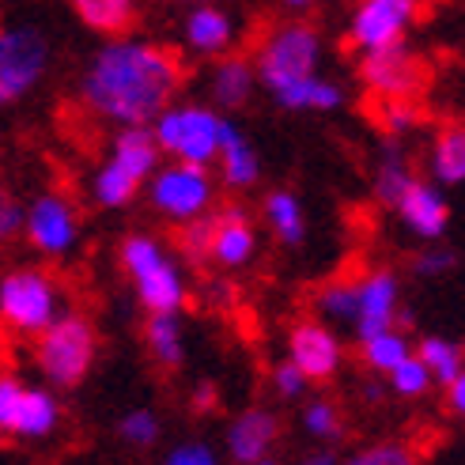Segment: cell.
Here are the masks:
<instances>
[{
	"mask_svg": "<svg viewBox=\"0 0 465 465\" xmlns=\"http://www.w3.org/2000/svg\"><path fill=\"white\" fill-rule=\"evenodd\" d=\"M190 73L182 50L155 38L114 35L103 38L87 54L76 76V99L95 122L122 125H152L155 114L178 99Z\"/></svg>",
	"mask_w": 465,
	"mask_h": 465,
	"instance_id": "obj_1",
	"label": "cell"
},
{
	"mask_svg": "<svg viewBox=\"0 0 465 465\" xmlns=\"http://www.w3.org/2000/svg\"><path fill=\"white\" fill-rule=\"evenodd\" d=\"M253 73L265 95L288 114H337L348 91L325 76V38L303 15H288L253 45Z\"/></svg>",
	"mask_w": 465,
	"mask_h": 465,
	"instance_id": "obj_2",
	"label": "cell"
},
{
	"mask_svg": "<svg viewBox=\"0 0 465 465\" xmlns=\"http://www.w3.org/2000/svg\"><path fill=\"white\" fill-rule=\"evenodd\" d=\"M163 163V152L152 136V125H122L114 129L106 159L91 171L87 197L99 213H125L144 197V185Z\"/></svg>",
	"mask_w": 465,
	"mask_h": 465,
	"instance_id": "obj_3",
	"label": "cell"
},
{
	"mask_svg": "<svg viewBox=\"0 0 465 465\" xmlns=\"http://www.w3.org/2000/svg\"><path fill=\"white\" fill-rule=\"evenodd\" d=\"M118 269L133 284V295L144 314H159V311L182 314L185 303H190V281H185L182 262L152 231H129V235H122Z\"/></svg>",
	"mask_w": 465,
	"mask_h": 465,
	"instance_id": "obj_4",
	"label": "cell"
},
{
	"mask_svg": "<svg viewBox=\"0 0 465 465\" xmlns=\"http://www.w3.org/2000/svg\"><path fill=\"white\" fill-rule=\"evenodd\" d=\"M95 360H99V330L80 311H61L45 330L35 333L31 363L38 379L57 393L84 386Z\"/></svg>",
	"mask_w": 465,
	"mask_h": 465,
	"instance_id": "obj_5",
	"label": "cell"
},
{
	"mask_svg": "<svg viewBox=\"0 0 465 465\" xmlns=\"http://www.w3.org/2000/svg\"><path fill=\"white\" fill-rule=\"evenodd\" d=\"M231 129V118L223 110H216L213 103L201 99H174L167 103L155 122H152V136L163 152V159H185V163H204L213 167L223 136Z\"/></svg>",
	"mask_w": 465,
	"mask_h": 465,
	"instance_id": "obj_6",
	"label": "cell"
},
{
	"mask_svg": "<svg viewBox=\"0 0 465 465\" xmlns=\"http://www.w3.org/2000/svg\"><path fill=\"white\" fill-rule=\"evenodd\" d=\"M144 197L152 204V213L163 223H190L204 213L216 208L220 197V178L204 163H185V159H167L159 163L155 174L144 185Z\"/></svg>",
	"mask_w": 465,
	"mask_h": 465,
	"instance_id": "obj_7",
	"label": "cell"
},
{
	"mask_svg": "<svg viewBox=\"0 0 465 465\" xmlns=\"http://www.w3.org/2000/svg\"><path fill=\"white\" fill-rule=\"evenodd\" d=\"M54 64V38L42 23L0 27V114L31 99Z\"/></svg>",
	"mask_w": 465,
	"mask_h": 465,
	"instance_id": "obj_8",
	"label": "cell"
},
{
	"mask_svg": "<svg viewBox=\"0 0 465 465\" xmlns=\"http://www.w3.org/2000/svg\"><path fill=\"white\" fill-rule=\"evenodd\" d=\"M64 311L61 281L42 265H15L0 276V325L19 337H35Z\"/></svg>",
	"mask_w": 465,
	"mask_h": 465,
	"instance_id": "obj_9",
	"label": "cell"
},
{
	"mask_svg": "<svg viewBox=\"0 0 465 465\" xmlns=\"http://www.w3.org/2000/svg\"><path fill=\"white\" fill-rule=\"evenodd\" d=\"M64 424L57 390L45 382H23L19 375H0V439L12 443H45Z\"/></svg>",
	"mask_w": 465,
	"mask_h": 465,
	"instance_id": "obj_10",
	"label": "cell"
},
{
	"mask_svg": "<svg viewBox=\"0 0 465 465\" xmlns=\"http://www.w3.org/2000/svg\"><path fill=\"white\" fill-rule=\"evenodd\" d=\"M80 235H84V220H80L76 201L68 193L45 190L31 197L27 208H23V242L45 262L68 258L80 246Z\"/></svg>",
	"mask_w": 465,
	"mask_h": 465,
	"instance_id": "obj_11",
	"label": "cell"
},
{
	"mask_svg": "<svg viewBox=\"0 0 465 465\" xmlns=\"http://www.w3.org/2000/svg\"><path fill=\"white\" fill-rule=\"evenodd\" d=\"M424 12V0H356L344 23V42L352 54L409 42V31Z\"/></svg>",
	"mask_w": 465,
	"mask_h": 465,
	"instance_id": "obj_12",
	"label": "cell"
},
{
	"mask_svg": "<svg viewBox=\"0 0 465 465\" xmlns=\"http://www.w3.org/2000/svg\"><path fill=\"white\" fill-rule=\"evenodd\" d=\"M356 76L371 99H409V95L420 99V91L428 84V64L409 42H398V45L360 54Z\"/></svg>",
	"mask_w": 465,
	"mask_h": 465,
	"instance_id": "obj_13",
	"label": "cell"
},
{
	"mask_svg": "<svg viewBox=\"0 0 465 465\" xmlns=\"http://www.w3.org/2000/svg\"><path fill=\"white\" fill-rule=\"evenodd\" d=\"M405 322V288L401 276L390 265H371L356 276V314L348 333L352 341H363L379 330H390V325Z\"/></svg>",
	"mask_w": 465,
	"mask_h": 465,
	"instance_id": "obj_14",
	"label": "cell"
},
{
	"mask_svg": "<svg viewBox=\"0 0 465 465\" xmlns=\"http://www.w3.org/2000/svg\"><path fill=\"white\" fill-rule=\"evenodd\" d=\"M284 348H288L284 356L311 379V386L333 382V379L341 375V367H344V356H348L341 333L333 330L330 322H322L318 314L295 318V322L288 325Z\"/></svg>",
	"mask_w": 465,
	"mask_h": 465,
	"instance_id": "obj_15",
	"label": "cell"
},
{
	"mask_svg": "<svg viewBox=\"0 0 465 465\" xmlns=\"http://www.w3.org/2000/svg\"><path fill=\"white\" fill-rule=\"evenodd\" d=\"M182 50L197 61H213L220 54H231L239 42V19L220 0H204V5H190L182 15Z\"/></svg>",
	"mask_w": 465,
	"mask_h": 465,
	"instance_id": "obj_16",
	"label": "cell"
},
{
	"mask_svg": "<svg viewBox=\"0 0 465 465\" xmlns=\"http://www.w3.org/2000/svg\"><path fill=\"white\" fill-rule=\"evenodd\" d=\"M258 223L242 204L213 208V235H208V265L223 272H239L258 258Z\"/></svg>",
	"mask_w": 465,
	"mask_h": 465,
	"instance_id": "obj_17",
	"label": "cell"
},
{
	"mask_svg": "<svg viewBox=\"0 0 465 465\" xmlns=\"http://www.w3.org/2000/svg\"><path fill=\"white\" fill-rule=\"evenodd\" d=\"M393 216L401 220V227L409 235H416L420 242H431V239H443L450 231V201H447V190L431 178H420L412 174V182L401 190V197L393 201L390 208Z\"/></svg>",
	"mask_w": 465,
	"mask_h": 465,
	"instance_id": "obj_18",
	"label": "cell"
},
{
	"mask_svg": "<svg viewBox=\"0 0 465 465\" xmlns=\"http://www.w3.org/2000/svg\"><path fill=\"white\" fill-rule=\"evenodd\" d=\"M281 439H284L281 416L265 405H250V409L231 416V424L223 431V450L239 465H262L276 454Z\"/></svg>",
	"mask_w": 465,
	"mask_h": 465,
	"instance_id": "obj_19",
	"label": "cell"
},
{
	"mask_svg": "<svg viewBox=\"0 0 465 465\" xmlns=\"http://www.w3.org/2000/svg\"><path fill=\"white\" fill-rule=\"evenodd\" d=\"M258 73H253L250 54H220L208 61V76H204V95L216 110L223 114H239L250 106V99L258 95Z\"/></svg>",
	"mask_w": 465,
	"mask_h": 465,
	"instance_id": "obj_20",
	"label": "cell"
},
{
	"mask_svg": "<svg viewBox=\"0 0 465 465\" xmlns=\"http://www.w3.org/2000/svg\"><path fill=\"white\" fill-rule=\"evenodd\" d=\"M213 167H220V190H227V193L258 190V182L265 174V163H262L258 144H253L235 122H231V129L223 136V148H220Z\"/></svg>",
	"mask_w": 465,
	"mask_h": 465,
	"instance_id": "obj_21",
	"label": "cell"
},
{
	"mask_svg": "<svg viewBox=\"0 0 465 465\" xmlns=\"http://www.w3.org/2000/svg\"><path fill=\"white\" fill-rule=\"evenodd\" d=\"M262 223L269 231V239L272 242H281L284 250H299L307 242V204L303 197H299L295 190H288V185H276V190H269L262 197Z\"/></svg>",
	"mask_w": 465,
	"mask_h": 465,
	"instance_id": "obj_22",
	"label": "cell"
},
{
	"mask_svg": "<svg viewBox=\"0 0 465 465\" xmlns=\"http://www.w3.org/2000/svg\"><path fill=\"white\" fill-rule=\"evenodd\" d=\"M428 178L439 182L443 190L465 182V122L450 118L431 133L428 148Z\"/></svg>",
	"mask_w": 465,
	"mask_h": 465,
	"instance_id": "obj_23",
	"label": "cell"
},
{
	"mask_svg": "<svg viewBox=\"0 0 465 465\" xmlns=\"http://www.w3.org/2000/svg\"><path fill=\"white\" fill-rule=\"evenodd\" d=\"M68 8L99 38L129 35L136 19H141V0H68Z\"/></svg>",
	"mask_w": 465,
	"mask_h": 465,
	"instance_id": "obj_24",
	"label": "cell"
},
{
	"mask_svg": "<svg viewBox=\"0 0 465 465\" xmlns=\"http://www.w3.org/2000/svg\"><path fill=\"white\" fill-rule=\"evenodd\" d=\"M412 163L405 155V144L393 141V136H386L379 155H375V167H371V193H375V201L382 208H393V201L401 197V190L412 182Z\"/></svg>",
	"mask_w": 465,
	"mask_h": 465,
	"instance_id": "obj_25",
	"label": "cell"
},
{
	"mask_svg": "<svg viewBox=\"0 0 465 465\" xmlns=\"http://www.w3.org/2000/svg\"><path fill=\"white\" fill-rule=\"evenodd\" d=\"M144 348L155 367L163 371H178L185 363V333H182V314L174 311H159V314H144Z\"/></svg>",
	"mask_w": 465,
	"mask_h": 465,
	"instance_id": "obj_26",
	"label": "cell"
},
{
	"mask_svg": "<svg viewBox=\"0 0 465 465\" xmlns=\"http://www.w3.org/2000/svg\"><path fill=\"white\" fill-rule=\"evenodd\" d=\"M405 356H412V341L401 325H390V330H379V333L356 341V360L363 371H371V375L386 379Z\"/></svg>",
	"mask_w": 465,
	"mask_h": 465,
	"instance_id": "obj_27",
	"label": "cell"
},
{
	"mask_svg": "<svg viewBox=\"0 0 465 465\" xmlns=\"http://www.w3.org/2000/svg\"><path fill=\"white\" fill-rule=\"evenodd\" d=\"M311 311L333 330H348L356 314V276H333V281L318 284L311 295Z\"/></svg>",
	"mask_w": 465,
	"mask_h": 465,
	"instance_id": "obj_28",
	"label": "cell"
},
{
	"mask_svg": "<svg viewBox=\"0 0 465 465\" xmlns=\"http://www.w3.org/2000/svg\"><path fill=\"white\" fill-rule=\"evenodd\" d=\"M412 352L420 356V363L431 371L435 386H447L465 367V348L450 337H439V333H424L420 341H412Z\"/></svg>",
	"mask_w": 465,
	"mask_h": 465,
	"instance_id": "obj_29",
	"label": "cell"
},
{
	"mask_svg": "<svg viewBox=\"0 0 465 465\" xmlns=\"http://www.w3.org/2000/svg\"><path fill=\"white\" fill-rule=\"evenodd\" d=\"M299 428H303V435L314 439V443L333 447L337 439H344V412L330 398H311L299 409Z\"/></svg>",
	"mask_w": 465,
	"mask_h": 465,
	"instance_id": "obj_30",
	"label": "cell"
},
{
	"mask_svg": "<svg viewBox=\"0 0 465 465\" xmlns=\"http://www.w3.org/2000/svg\"><path fill=\"white\" fill-rule=\"evenodd\" d=\"M375 122L386 136L405 141L409 133H416L424 125V106L416 95H409V99H375Z\"/></svg>",
	"mask_w": 465,
	"mask_h": 465,
	"instance_id": "obj_31",
	"label": "cell"
},
{
	"mask_svg": "<svg viewBox=\"0 0 465 465\" xmlns=\"http://www.w3.org/2000/svg\"><path fill=\"white\" fill-rule=\"evenodd\" d=\"M431 386H435L431 371L420 363V356H416V352L405 356V360L386 375V390L393 393V398H401V401H420V398H428Z\"/></svg>",
	"mask_w": 465,
	"mask_h": 465,
	"instance_id": "obj_32",
	"label": "cell"
},
{
	"mask_svg": "<svg viewBox=\"0 0 465 465\" xmlns=\"http://www.w3.org/2000/svg\"><path fill=\"white\" fill-rule=\"evenodd\" d=\"M159 435H163V416L148 405L129 409L118 420V439L129 450H152L159 443Z\"/></svg>",
	"mask_w": 465,
	"mask_h": 465,
	"instance_id": "obj_33",
	"label": "cell"
},
{
	"mask_svg": "<svg viewBox=\"0 0 465 465\" xmlns=\"http://www.w3.org/2000/svg\"><path fill=\"white\" fill-rule=\"evenodd\" d=\"M458 269V250H450L443 239H431L412 253V272L420 281H443Z\"/></svg>",
	"mask_w": 465,
	"mask_h": 465,
	"instance_id": "obj_34",
	"label": "cell"
},
{
	"mask_svg": "<svg viewBox=\"0 0 465 465\" xmlns=\"http://www.w3.org/2000/svg\"><path fill=\"white\" fill-rule=\"evenodd\" d=\"M178 258L190 265H208V235H213V213H204L190 223H178Z\"/></svg>",
	"mask_w": 465,
	"mask_h": 465,
	"instance_id": "obj_35",
	"label": "cell"
},
{
	"mask_svg": "<svg viewBox=\"0 0 465 465\" xmlns=\"http://www.w3.org/2000/svg\"><path fill=\"white\" fill-rule=\"evenodd\" d=\"M269 390H272V398H281V401L292 405V401H303V398H307L311 379L284 356V360H276V363L269 367Z\"/></svg>",
	"mask_w": 465,
	"mask_h": 465,
	"instance_id": "obj_36",
	"label": "cell"
},
{
	"mask_svg": "<svg viewBox=\"0 0 465 465\" xmlns=\"http://www.w3.org/2000/svg\"><path fill=\"white\" fill-rule=\"evenodd\" d=\"M23 208L27 201H19V193L0 182V250L23 239Z\"/></svg>",
	"mask_w": 465,
	"mask_h": 465,
	"instance_id": "obj_37",
	"label": "cell"
},
{
	"mask_svg": "<svg viewBox=\"0 0 465 465\" xmlns=\"http://www.w3.org/2000/svg\"><path fill=\"white\" fill-rule=\"evenodd\" d=\"M352 461L356 465H409L412 450H409V443H401V439H379V443L363 447Z\"/></svg>",
	"mask_w": 465,
	"mask_h": 465,
	"instance_id": "obj_38",
	"label": "cell"
},
{
	"mask_svg": "<svg viewBox=\"0 0 465 465\" xmlns=\"http://www.w3.org/2000/svg\"><path fill=\"white\" fill-rule=\"evenodd\" d=\"M167 465H216L220 461V450L208 443V439H182L174 443L167 454H163Z\"/></svg>",
	"mask_w": 465,
	"mask_h": 465,
	"instance_id": "obj_39",
	"label": "cell"
},
{
	"mask_svg": "<svg viewBox=\"0 0 465 465\" xmlns=\"http://www.w3.org/2000/svg\"><path fill=\"white\" fill-rule=\"evenodd\" d=\"M443 405H447V412L454 416L458 424H465V367L443 386Z\"/></svg>",
	"mask_w": 465,
	"mask_h": 465,
	"instance_id": "obj_40",
	"label": "cell"
},
{
	"mask_svg": "<svg viewBox=\"0 0 465 465\" xmlns=\"http://www.w3.org/2000/svg\"><path fill=\"white\" fill-rule=\"evenodd\" d=\"M281 8L288 15H307L311 8H318V0H281Z\"/></svg>",
	"mask_w": 465,
	"mask_h": 465,
	"instance_id": "obj_41",
	"label": "cell"
},
{
	"mask_svg": "<svg viewBox=\"0 0 465 465\" xmlns=\"http://www.w3.org/2000/svg\"><path fill=\"white\" fill-rule=\"evenodd\" d=\"M174 5H185V8H190V5H204V0H174Z\"/></svg>",
	"mask_w": 465,
	"mask_h": 465,
	"instance_id": "obj_42",
	"label": "cell"
}]
</instances>
